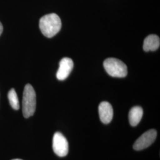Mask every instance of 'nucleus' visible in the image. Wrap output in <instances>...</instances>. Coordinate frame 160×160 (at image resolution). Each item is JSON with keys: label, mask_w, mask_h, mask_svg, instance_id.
Instances as JSON below:
<instances>
[{"label": "nucleus", "mask_w": 160, "mask_h": 160, "mask_svg": "<svg viewBox=\"0 0 160 160\" xmlns=\"http://www.w3.org/2000/svg\"><path fill=\"white\" fill-rule=\"evenodd\" d=\"M74 67L72 60L69 58H63L60 62L59 67L57 73L58 79L61 81L65 80L68 78Z\"/></svg>", "instance_id": "nucleus-6"}, {"label": "nucleus", "mask_w": 160, "mask_h": 160, "mask_svg": "<svg viewBox=\"0 0 160 160\" xmlns=\"http://www.w3.org/2000/svg\"><path fill=\"white\" fill-rule=\"evenodd\" d=\"M2 31H3V26H2V24L0 22V36L2 34Z\"/></svg>", "instance_id": "nucleus-11"}, {"label": "nucleus", "mask_w": 160, "mask_h": 160, "mask_svg": "<svg viewBox=\"0 0 160 160\" xmlns=\"http://www.w3.org/2000/svg\"><path fill=\"white\" fill-rule=\"evenodd\" d=\"M157 135V133L155 129H150L145 132L135 141L133 148L137 151H141L148 148L154 142Z\"/></svg>", "instance_id": "nucleus-5"}, {"label": "nucleus", "mask_w": 160, "mask_h": 160, "mask_svg": "<svg viewBox=\"0 0 160 160\" xmlns=\"http://www.w3.org/2000/svg\"><path fill=\"white\" fill-rule=\"evenodd\" d=\"M61 20L57 14L51 13L42 17L39 21L41 32L48 38L53 37L61 29Z\"/></svg>", "instance_id": "nucleus-1"}, {"label": "nucleus", "mask_w": 160, "mask_h": 160, "mask_svg": "<svg viewBox=\"0 0 160 160\" xmlns=\"http://www.w3.org/2000/svg\"><path fill=\"white\" fill-rule=\"evenodd\" d=\"M52 148L54 152L58 156L63 157L68 153L69 147L68 141L63 135L57 132L53 137Z\"/></svg>", "instance_id": "nucleus-4"}, {"label": "nucleus", "mask_w": 160, "mask_h": 160, "mask_svg": "<svg viewBox=\"0 0 160 160\" xmlns=\"http://www.w3.org/2000/svg\"><path fill=\"white\" fill-rule=\"evenodd\" d=\"M98 113L100 120L104 124H109L113 119V110L112 105L107 102H103L99 104Z\"/></svg>", "instance_id": "nucleus-7"}, {"label": "nucleus", "mask_w": 160, "mask_h": 160, "mask_svg": "<svg viewBox=\"0 0 160 160\" xmlns=\"http://www.w3.org/2000/svg\"><path fill=\"white\" fill-rule=\"evenodd\" d=\"M34 88L30 84H26L23 92L22 110L23 116L29 118L34 114L36 110V99Z\"/></svg>", "instance_id": "nucleus-2"}, {"label": "nucleus", "mask_w": 160, "mask_h": 160, "mask_svg": "<svg viewBox=\"0 0 160 160\" xmlns=\"http://www.w3.org/2000/svg\"><path fill=\"white\" fill-rule=\"evenodd\" d=\"M105 70L108 74L113 77L123 78L128 74V69L125 63L116 58H108L103 63Z\"/></svg>", "instance_id": "nucleus-3"}, {"label": "nucleus", "mask_w": 160, "mask_h": 160, "mask_svg": "<svg viewBox=\"0 0 160 160\" xmlns=\"http://www.w3.org/2000/svg\"><path fill=\"white\" fill-rule=\"evenodd\" d=\"M143 116V110L140 106L133 107L129 113V120L131 125L136 126L139 124Z\"/></svg>", "instance_id": "nucleus-9"}, {"label": "nucleus", "mask_w": 160, "mask_h": 160, "mask_svg": "<svg viewBox=\"0 0 160 160\" xmlns=\"http://www.w3.org/2000/svg\"><path fill=\"white\" fill-rule=\"evenodd\" d=\"M8 98L10 104L12 108L16 110L20 109L19 100L17 97V93L14 88H12L8 93Z\"/></svg>", "instance_id": "nucleus-10"}, {"label": "nucleus", "mask_w": 160, "mask_h": 160, "mask_svg": "<svg viewBox=\"0 0 160 160\" xmlns=\"http://www.w3.org/2000/svg\"><path fill=\"white\" fill-rule=\"evenodd\" d=\"M160 45V38L155 34H151L145 39L143 49L146 52L155 51L159 48Z\"/></svg>", "instance_id": "nucleus-8"}, {"label": "nucleus", "mask_w": 160, "mask_h": 160, "mask_svg": "<svg viewBox=\"0 0 160 160\" xmlns=\"http://www.w3.org/2000/svg\"><path fill=\"white\" fill-rule=\"evenodd\" d=\"M20 160V159H14V160Z\"/></svg>", "instance_id": "nucleus-12"}]
</instances>
